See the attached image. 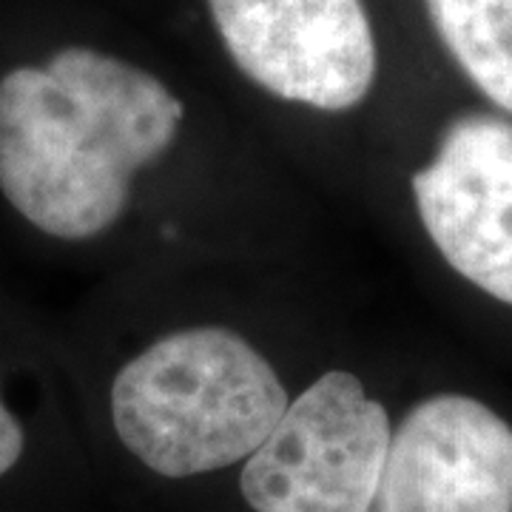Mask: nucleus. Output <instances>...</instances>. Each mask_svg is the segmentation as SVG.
Listing matches in <instances>:
<instances>
[{
  "mask_svg": "<svg viewBox=\"0 0 512 512\" xmlns=\"http://www.w3.org/2000/svg\"><path fill=\"white\" fill-rule=\"evenodd\" d=\"M234 63L282 100L319 111L359 106L376 80L362 0H208Z\"/></svg>",
  "mask_w": 512,
  "mask_h": 512,
  "instance_id": "nucleus-4",
  "label": "nucleus"
},
{
  "mask_svg": "<svg viewBox=\"0 0 512 512\" xmlns=\"http://www.w3.org/2000/svg\"><path fill=\"white\" fill-rule=\"evenodd\" d=\"M447 52L498 109L512 111V0H424Z\"/></svg>",
  "mask_w": 512,
  "mask_h": 512,
  "instance_id": "nucleus-7",
  "label": "nucleus"
},
{
  "mask_svg": "<svg viewBox=\"0 0 512 512\" xmlns=\"http://www.w3.org/2000/svg\"><path fill=\"white\" fill-rule=\"evenodd\" d=\"M183 103L154 74L89 46L0 77V191L37 231L103 234L131 174L177 140Z\"/></svg>",
  "mask_w": 512,
  "mask_h": 512,
  "instance_id": "nucleus-1",
  "label": "nucleus"
},
{
  "mask_svg": "<svg viewBox=\"0 0 512 512\" xmlns=\"http://www.w3.org/2000/svg\"><path fill=\"white\" fill-rule=\"evenodd\" d=\"M390 441L382 404L353 373L330 370L245 458L239 490L254 512H373Z\"/></svg>",
  "mask_w": 512,
  "mask_h": 512,
  "instance_id": "nucleus-3",
  "label": "nucleus"
},
{
  "mask_svg": "<svg viewBox=\"0 0 512 512\" xmlns=\"http://www.w3.org/2000/svg\"><path fill=\"white\" fill-rule=\"evenodd\" d=\"M288 407L271 362L239 333L188 328L134 356L111 387L120 441L148 470L188 478L231 467Z\"/></svg>",
  "mask_w": 512,
  "mask_h": 512,
  "instance_id": "nucleus-2",
  "label": "nucleus"
},
{
  "mask_svg": "<svg viewBox=\"0 0 512 512\" xmlns=\"http://www.w3.org/2000/svg\"><path fill=\"white\" fill-rule=\"evenodd\" d=\"M23 444H26V436H23L20 421L9 413V407L0 399V476H6L18 464L23 456Z\"/></svg>",
  "mask_w": 512,
  "mask_h": 512,
  "instance_id": "nucleus-8",
  "label": "nucleus"
},
{
  "mask_svg": "<svg viewBox=\"0 0 512 512\" xmlns=\"http://www.w3.org/2000/svg\"><path fill=\"white\" fill-rule=\"evenodd\" d=\"M419 217L464 279L512 305V123L461 114L413 177Z\"/></svg>",
  "mask_w": 512,
  "mask_h": 512,
  "instance_id": "nucleus-5",
  "label": "nucleus"
},
{
  "mask_svg": "<svg viewBox=\"0 0 512 512\" xmlns=\"http://www.w3.org/2000/svg\"><path fill=\"white\" fill-rule=\"evenodd\" d=\"M379 512H512V427L478 399L441 393L393 430Z\"/></svg>",
  "mask_w": 512,
  "mask_h": 512,
  "instance_id": "nucleus-6",
  "label": "nucleus"
}]
</instances>
